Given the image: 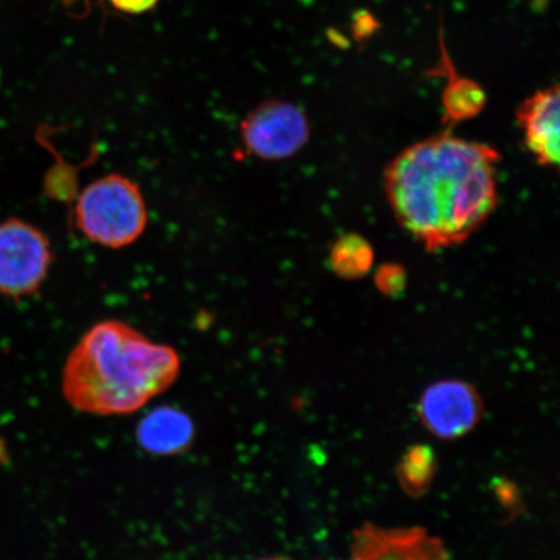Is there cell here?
Masks as SVG:
<instances>
[{
    "label": "cell",
    "instance_id": "obj_11",
    "mask_svg": "<svg viewBox=\"0 0 560 560\" xmlns=\"http://www.w3.org/2000/svg\"><path fill=\"white\" fill-rule=\"evenodd\" d=\"M373 245L359 234H345L336 240L330 250V265L336 276L346 280H359L374 268Z\"/></svg>",
    "mask_w": 560,
    "mask_h": 560
},
{
    "label": "cell",
    "instance_id": "obj_10",
    "mask_svg": "<svg viewBox=\"0 0 560 560\" xmlns=\"http://www.w3.org/2000/svg\"><path fill=\"white\" fill-rule=\"evenodd\" d=\"M195 435L194 423L186 412L173 406H161L147 415L138 425V444L145 452L174 455L185 452Z\"/></svg>",
    "mask_w": 560,
    "mask_h": 560
},
{
    "label": "cell",
    "instance_id": "obj_4",
    "mask_svg": "<svg viewBox=\"0 0 560 560\" xmlns=\"http://www.w3.org/2000/svg\"><path fill=\"white\" fill-rule=\"evenodd\" d=\"M51 262L50 242L39 229L18 219L0 223V293L31 295L44 283Z\"/></svg>",
    "mask_w": 560,
    "mask_h": 560
},
{
    "label": "cell",
    "instance_id": "obj_5",
    "mask_svg": "<svg viewBox=\"0 0 560 560\" xmlns=\"http://www.w3.org/2000/svg\"><path fill=\"white\" fill-rule=\"evenodd\" d=\"M242 140L252 155L266 161L293 158L310 143L311 124L298 104L270 100L245 117Z\"/></svg>",
    "mask_w": 560,
    "mask_h": 560
},
{
    "label": "cell",
    "instance_id": "obj_13",
    "mask_svg": "<svg viewBox=\"0 0 560 560\" xmlns=\"http://www.w3.org/2000/svg\"><path fill=\"white\" fill-rule=\"evenodd\" d=\"M374 282L384 296L397 298L402 295L408 285V275L400 264H383L375 271Z\"/></svg>",
    "mask_w": 560,
    "mask_h": 560
},
{
    "label": "cell",
    "instance_id": "obj_3",
    "mask_svg": "<svg viewBox=\"0 0 560 560\" xmlns=\"http://www.w3.org/2000/svg\"><path fill=\"white\" fill-rule=\"evenodd\" d=\"M74 214L77 228L90 242L112 249L137 242L147 226L143 194L120 174L105 175L83 188Z\"/></svg>",
    "mask_w": 560,
    "mask_h": 560
},
{
    "label": "cell",
    "instance_id": "obj_7",
    "mask_svg": "<svg viewBox=\"0 0 560 560\" xmlns=\"http://www.w3.org/2000/svg\"><path fill=\"white\" fill-rule=\"evenodd\" d=\"M346 560H451L443 541L423 527L383 528L365 523L353 532Z\"/></svg>",
    "mask_w": 560,
    "mask_h": 560
},
{
    "label": "cell",
    "instance_id": "obj_14",
    "mask_svg": "<svg viewBox=\"0 0 560 560\" xmlns=\"http://www.w3.org/2000/svg\"><path fill=\"white\" fill-rule=\"evenodd\" d=\"M116 11L126 15H142L156 9L159 0H107Z\"/></svg>",
    "mask_w": 560,
    "mask_h": 560
},
{
    "label": "cell",
    "instance_id": "obj_15",
    "mask_svg": "<svg viewBox=\"0 0 560 560\" xmlns=\"http://www.w3.org/2000/svg\"><path fill=\"white\" fill-rule=\"evenodd\" d=\"M260 560H290L285 558H268V559H260Z\"/></svg>",
    "mask_w": 560,
    "mask_h": 560
},
{
    "label": "cell",
    "instance_id": "obj_8",
    "mask_svg": "<svg viewBox=\"0 0 560 560\" xmlns=\"http://www.w3.org/2000/svg\"><path fill=\"white\" fill-rule=\"evenodd\" d=\"M516 120L523 131L524 144L538 165H559L560 94L552 85L536 91L524 100L516 110Z\"/></svg>",
    "mask_w": 560,
    "mask_h": 560
},
{
    "label": "cell",
    "instance_id": "obj_2",
    "mask_svg": "<svg viewBox=\"0 0 560 560\" xmlns=\"http://www.w3.org/2000/svg\"><path fill=\"white\" fill-rule=\"evenodd\" d=\"M180 371L175 349L125 322H100L82 336L62 370V394L74 409L129 416L170 389Z\"/></svg>",
    "mask_w": 560,
    "mask_h": 560
},
{
    "label": "cell",
    "instance_id": "obj_9",
    "mask_svg": "<svg viewBox=\"0 0 560 560\" xmlns=\"http://www.w3.org/2000/svg\"><path fill=\"white\" fill-rule=\"evenodd\" d=\"M441 60L435 74L443 75L446 85L441 95L445 129L478 117L487 105V94L478 82L460 75L447 54L443 30H440Z\"/></svg>",
    "mask_w": 560,
    "mask_h": 560
},
{
    "label": "cell",
    "instance_id": "obj_6",
    "mask_svg": "<svg viewBox=\"0 0 560 560\" xmlns=\"http://www.w3.org/2000/svg\"><path fill=\"white\" fill-rule=\"evenodd\" d=\"M485 415V402L470 383L446 380L423 392L418 416L432 435L444 440L464 438Z\"/></svg>",
    "mask_w": 560,
    "mask_h": 560
},
{
    "label": "cell",
    "instance_id": "obj_12",
    "mask_svg": "<svg viewBox=\"0 0 560 560\" xmlns=\"http://www.w3.org/2000/svg\"><path fill=\"white\" fill-rule=\"evenodd\" d=\"M438 470L435 453L429 445H415L397 466V479L406 494L422 497L430 489Z\"/></svg>",
    "mask_w": 560,
    "mask_h": 560
},
{
    "label": "cell",
    "instance_id": "obj_1",
    "mask_svg": "<svg viewBox=\"0 0 560 560\" xmlns=\"http://www.w3.org/2000/svg\"><path fill=\"white\" fill-rule=\"evenodd\" d=\"M492 145L445 129L408 147L384 172V188L396 220L429 252L464 244L499 205Z\"/></svg>",
    "mask_w": 560,
    "mask_h": 560
}]
</instances>
